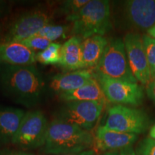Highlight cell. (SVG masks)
Wrapping results in <instances>:
<instances>
[{
  "label": "cell",
  "instance_id": "1",
  "mask_svg": "<svg viewBox=\"0 0 155 155\" xmlns=\"http://www.w3.org/2000/svg\"><path fill=\"white\" fill-rule=\"evenodd\" d=\"M46 87L43 77L32 65L0 63V89L13 101L28 108L38 105Z\"/></svg>",
  "mask_w": 155,
  "mask_h": 155
},
{
  "label": "cell",
  "instance_id": "2",
  "mask_svg": "<svg viewBox=\"0 0 155 155\" xmlns=\"http://www.w3.org/2000/svg\"><path fill=\"white\" fill-rule=\"evenodd\" d=\"M93 147L94 136L90 131L55 118L48 124L42 151L46 155L73 154Z\"/></svg>",
  "mask_w": 155,
  "mask_h": 155
},
{
  "label": "cell",
  "instance_id": "3",
  "mask_svg": "<svg viewBox=\"0 0 155 155\" xmlns=\"http://www.w3.org/2000/svg\"><path fill=\"white\" fill-rule=\"evenodd\" d=\"M71 33L85 39L107 33L112 28L110 2L107 0H89L81 11L69 20Z\"/></svg>",
  "mask_w": 155,
  "mask_h": 155
},
{
  "label": "cell",
  "instance_id": "4",
  "mask_svg": "<svg viewBox=\"0 0 155 155\" xmlns=\"http://www.w3.org/2000/svg\"><path fill=\"white\" fill-rule=\"evenodd\" d=\"M92 72L97 76L132 83L138 82L131 72L124 43L121 38H113L108 42L99 63Z\"/></svg>",
  "mask_w": 155,
  "mask_h": 155
},
{
  "label": "cell",
  "instance_id": "5",
  "mask_svg": "<svg viewBox=\"0 0 155 155\" xmlns=\"http://www.w3.org/2000/svg\"><path fill=\"white\" fill-rule=\"evenodd\" d=\"M116 22L120 28L133 31L147 30L155 25V0H129L120 2Z\"/></svg>",
  "mask_w": 155,
  "mask_h": 155
},
{
  "label": "cell",
  "instance_id": "6",
  "mask_svg": "<svg viewBox=\"0 0 155 155\" xmlns=\"http://www.w3.org/2000/svg\"><path fill=\"white\" fill-rule=\"evenodd\" d=\"M49 123L41 111L26 112L12 144L22 150L42 147L45 144Z\"/></svg>",
  "mask_w": 155,
  "mask_h": 155
},
{
  "label": "cell",
  "instance_id": "7",
  "mask_svg": "<svg viewBox=\"0 0 155 155\" xmlns=\"http://www.w3.org/2000/svg\"><path fill=\"white\" fill-rule=\"evenodd\" d=\"M150 125V118L140 109L115 104L108 110L106 128L122 133L139 134L147 131Z\"/></svg>",
  "mask_w": 155,
  "mask_h": 155
},
{
  "label": "cell",
  "instance_id": "8",
  "mask_svg": "<svg viewBox=\"0 0 155 155\" xmlns=\"http://www.w3.org/2000/svg\"><path fill=\"white\" fill-rule=\"evenodd\" d=\"M104 106L98 101L65 102L58 111L55 119L90 131L99 119Z\"/></svg>",
  "mask_w": 155,
  "mask_h": 155
},
{
  "label": "cell",
  "instance_id": "9",
  "mask_svg": "<svg viewBox=\"0 0 155 155\" xmlns=\"http://www.w3.org/2000/svg\"><path fill=\"white\" fill-rule=\"evenodd\" d=\"M99 83L107 101L119 105L137 106L144 99L143 88L138 83L94 75Z\"/></svg>",
  "mask_w": 155,
  "mask_h": 155
},
{
  "label": "cell",
  "instance_id": "10",
  "mask_svg": "<svg viewBox=\"0 0 155 155\" xmlns=\"http://www.w3.org/2000/svg\"><path fill=\"white\" fill-rule=\"evenodd\" d=\"M50 23L51 15L42 9L25 12L12 22L1 42H21L36 35L44 26Z\"/></svg>",
  "mask_w": 155,
  "mask_h": 155
},
{
  "label": "cell",
  "instance_id": "11",
  "mask_svg": "<svg viewBox=\"0 0 155 155\" xmlns=\"http://www.w3.org/2000/svg\"><path fill=\"white\" fill-rule=\"evenodd\" d=\"M128 61L134 76L141 84L151 81V73L143 44L142 35L137 32H128L123 39Z\"/></svg>",
  "mask_w": 155,
  "mask_h": 155
},
{
  "label": "cell",
  "instance_id": "12",
  "mask_svg": "<svg viewBox=\"0 0 155 155\" xmlns=\"http://www.w3.org/2000/svg\"><path fill=\"white\" fill-rule=\"evenodd\" d=\"M137 139L138 135L135 134L119 132L100 126L94 136V147L96 150L104 153L116 152L132 147Z\"/></svg>",
  "mask_w": 155,
  "mask_h": 155
},
{
  "label": "cell",
  "instance_id": "13",
  "mask_svg": "<svg viewBox=\"0 0 155 155\" xmlns=\"http://www.w3.org/2000/svg\"><path fill=\"white\" fill-rule=\"evenodd\" d=\"M94 78L92 70L81 69L78 71L57 74L51 78L49 88L57 95L73 91L84 86Z\"/></svg>",
  "mask_w": 155,
  "mask_h": 155
},
{
  "label": "cell",
  "instance_id": "14",
  "mask_svg": "<svg viewBox=\"0 0 155 155\" xmlns=\"http://www.w3.org/2000/svg\"><path fill=\"white\" fill-rule=\"evenodd\" d=\"M35 52L20 42L0 41V63L10 65H32L35 63Z\"/></svg>",
  "mask_w": 155,
  "mask_h": 155
},
{
  "label": "cell",
  "instance_id": "15",
  "mask_svg": "<svg viewBox=\"0 0 155 155\" xmlns=\"http://www.w3.org/2000/svg\"><path fill=\"white\" fill-rule=\"evenodd\" d=\"M25 113L20 108L0 106V142H12Z\"/></svg>",
  "mask_w": 155,
  "mask_h": 155
},
{
  "label": "cell",
  "instance_id": "16",
  "mask_svg": "<svg viewBox=\"0 0 155 155\" xmlns=\"http://www.w3.org/2000/svg\"><path fill=\"white\" fill-rule=\"evenodd\" d=\"M60 100L70 101H98L105 104L107 103L99 83L94 77L84 86L73 91L58 95Z\"/></svg>",
  "mask_w": 155,
  "mask_h": 155
},
{
  "label": "cell",
  "instance_id": "17",
  "mask_svg": "<svg viewBox=\"0 0 155 155\" xmlns=\"http://www.w3.org/2000/svg\"><path fill=\"white\" fill-rule=\"evenodd\" d=\"M81 43V38L73 36L62 45L61 59L59 65L68 71H75L84 69Z\"/></svg>",
  "mask_w": 155,
  "mask_h": 155
},
{
  "label": "cell",
  "instance_id": "18",
  "mask_svg": "<svg viewBox=\"0 0 155 155\" xmlns=\"http://www.w3.org/2000/svg\"><path fill=\"white\" fill-rule=\"evenodd\" d=\"M105 37L94 35L83 40L81 43L84 68H93L98 65L108 44Z\"/></svg>",
  "mask_w": 155,
  "mask_h": 155
},
{
  "label": "cell",
  "instance_id": "19",
  "mask_svg": "<svg viewBox=\"0 0 155 155\" xmlns=\"http://www.w3.org/2000/svg\"><path fill=\"white\" fill-rule=\"evenodd\" d=\"M62 45L59 42H51L45 50L36 54V60L43 65L59 64L61 59Z\"/></svg>",
  "mask_w": 155,
  "mask_h": 155
},
{
  "label": "cell",
  "instance_id": "20",
  "mask_svg": "<svg viewBox=\"0 0 155 155\" xmlns=\"http://www.w3.org/2000/svg\"><path fill=\"white\" fill-rule=\"evenodd\" d=\"M89 0H68L64 1L58 7L57 14L66 17L69 22L71 19L75 16L81 9L88 3Z\"/></svg>",
  "mask_w": 155,
  "mask_h": 155
},
{
  "label": "cell",
  "instance_id": "21",
  "mask_svg": "<svg viewBox=\"0 0 155 155\" xmlns=\"http://www.w3.org/2000/svg\"><path fill=\"white\" fill-rule=\"evenodd\" d=\"M69 30L70 27L68 25H53L50 23L44 26L37 35L43 37L51 42H54V41L65 35Z\"/></svg>",
  "mask_w": 155,
  "mask_h": 155
},
{
  "label": "cell",
  "instance_id": "22",
  "mask_svg": "<svg viewBox=\"0 0 155 155\" xmlns=\"http://www.w3.org/2000/svg\"><path fill=\"white\" fill-rule=\"evenodd\" d=\"M142 40L150 70L151 78L154 79L155 78V39L149 35L145 34L142 35Z\"/></svg>",
  "mask_w": 155,
  "mask_h": 155
},
{
  "label": "cell",
  "instance_id": "23",
  "mask_svg": "<svg viewBox=\"0 0 155 155\" xmlns=\"http://www.w3.org/2000/svg\"><path fill=\"white\" fill-rule=\"evenodd\" d=\"M20 42L33 51L40 50V52L45 50L51 43V42L46 38L37 34L25 39Z\"/></svg>",
  "mask_w": 155,
  "mask_h": 155
},
{
  "label": "cell",
  "instance_id": "24",
  "mask_svg": "<svg viewBox=\"0 0 155 155\" xmlns=\"http://www.w3.org/2000/svg\"><path fill=\"white\" fill-rule=\"evenodd\" d=\"M134 150L136 155H155V139L150 137L142 139Z\"/></svg>",
  "mask_w": 155,
  "mask_h": 155
},
{
  "label": "cell",
  "instance_id": "25",
  "mask_svg": "<svg viewBox=\"0 0 155 155\" xmlns=\"http://www.w3.org/2000/svg\"><path fill=\"white\" fill-rule=\"evenodd\" d=\"M146 93L151 100L155 101V78L152 79L147 84Z\"/></svg>",
  "mask_w": 155,
  "mask_h": 155
},
{
  "label": "cell",
  "instance_id": "26",
  "mask_svg": "<svg viewBox=\"0 0 155 155\" xmlns=\"http://www.w3.org/2000/svg\"><path fill=\"white\" fill-rule=\"evenodd\" d=\"M119 155H136L135 150H134L132 147H129L121 150L119 152Z\"/></svg>",
  "mask_w": 155,
  "mask_h": 155
},
{
  "label": "cell",
  "instance_id": "27",
  "mask_svg": "<svg viewBox=\"0 0 155 155\" xmlns=\"http://www.w3.org/2000/svg\"><path fill=\"white\" fill-rule=\"evenodd\" d=\"M57 155H96V151L94 149L88 150L84 152L79 153H73V154H57Z\"/></svg>",
  "mask_w": 155,
  "mask_h": 155
},
{
  "label": "cell",
  "instance_id": "28",
  "mask_svg": "<svg viewBox=\"0 0 155 155\" xmlns=\"http://www.w3.org/2000/svg\"><path fill=\"white\" fill-rule=\"evenodd\" d=\"M6 3L3 1H0V15H3L7 9V6Z\"/></svg>",
  "mask_w": 155,
  "mask_h": 155
},
{
  "label": "cell",
  "instance_id": "29",
  "mask_svg": "<svg viewBox=\"0 0 155 155\" xmlns=\"http://www.w3.org/2000/svg\"><path fill=\"white\" fill-rule=\"evenodd\" d=\"M149 134H150V138L155 139V124L153 125L152 127L150 128V133H149Z\"/></svg>",
  "mask_w": 155,
  "mask_h": 155
},
{
  "label": "cell",
  "instance_id": "30",
  "mask_svg": "<svg viewBox=\"0 0 155 155\" xmlns=\"http://www.w3.org/2000/svg\"><path fill=\"white\" fill-rule=\"evenodd\" d=\"M147 35H149L155 39V25L147 31Z\"/></svg>",
  "mask_w": 155,
  "mask_h": 155
},
{
  "label": "cell",
  "instance_id": "31",
  "mask_svg": "<svg viewBox=\"0 0 155 155\" xmlns=\"http://www.w3.org/2000/svg\"><path fill=\"white\" fill-rule=\"evenodd\" d=\"M119 152H104L102 153L99 155H119Z\"/></svg>",
  "mask_w": 155,
  "mask_h": 155
},
{
  "label": "cell",
  "instance_id": "32",
  "mask_svg": "<svg viewBox=\"0 0 155 155\" xmlns=\"http://www.w3.org/2000/svg\"><path fill=\"white\" fill-rule=\"evenodd\" d=\"M15 155H32V154H27V153H18V154H16Z\"/></svg>",
  "mask_w": 155,
  "mask_h": 155
}]
</instances>
